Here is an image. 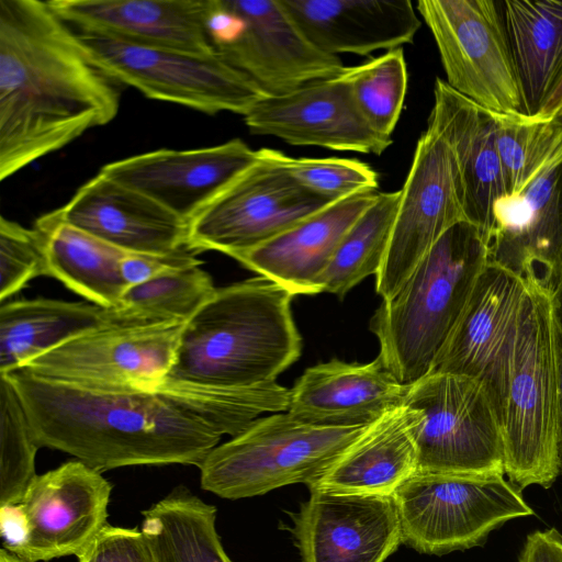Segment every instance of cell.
<instances>
[{"mask_svg": "<svg viewBox=\"0 0 562 562\" xmlns=\"http://www.w3.org/2000/svg\"><path fill=\"white\" fill-rule=\"evenodd\" d=\"M120 92L40 0H0V180L116 116Z\"/></svg>", "mask_w": 562, "mask_h": 562, "instance_id": "cell-1", "label": "cell"}, {"mask_svg": "<svg viewBox=\"0 0 562 562\" xmlns=\"http://www.w3.org/2000/svg\"><path fill=\"white\" fill-rule=\"evenodd\" d=\"M5 375L40 448L66 452L103 472L130 465L200 468L222 436L168 394L101 392L24 369Z\"/></svg>", "mask_w": 562, "mask_h": 562, "instance_id": "cell-2", "label": "cell"}, {"mask_svg": "<svg viewBox=\"0 0 562 562\" xmlns=\"http://www.w3.org/2000/svg\"><path fill=\"white\" fill-rule=\"evenodd\" d=\"M294 296L262 276L216 288L183 324L161 384L243 389L276 382L301 356Z\"/></svg>", "mask_w": 562, "mask_h": 562, "instance_id": "cell-3", "label": "cell"}, {"mask_svg": "<svg viewBox=\"0 0 562 562\" xmlns=\"http://www.w3.org/2000/svg\"><path fill=\"white\" fill-rule=\"evenodd\" d=\"M486 263L481 231L460 222L440 237L398 292L382 300L370 329L379 341L378 356L401 383L412 385L432 372Z\"/></svg>", "mask_w": 562, "mask_h": 562, "instance_id": "cell-4", "label": "cell"}, {"mask_svg": "<svg viewBox=\"0 0 562 562\" xmlns=\"http://www.w3.org/2000/svg\"><path fill=\"white\" fill-rule=\"evenodd\" d=\"M504 470L520 491L560 474V405L551 294L528 288L501 414Z\"/></svg>", "mask_w": 562, "mask_h": 562, "instance_id": "cell-5", "label": "cell"}, {"mask_svg": "<svg viewBox=\"0 0 562 562\" xmlns=\"http://www.w3.org/2000/svg\"><path fill=\"white\" fill-rule=\"evenodd\" d=\"M368 426H316L288 412L259 417L211 450L199 468L201 487L226 499L258 496L296 483L308 487Z\"/></svg>", "mask_w": 562, "mask_h": 562, "instance_id": "cell-6", "label": "cell"}, {"mask_svg": "<svg viewBox=\"0 0 562 562\" xmlns=\"http://www.w3.org/2000/svg\"><path fill=\"white\" fill-rule=\"evenodd\" d=\"M403 405L418 416L413 427L416 472L481 477L505 474L501 420L481 382L431 372L409 385Z\"/></svg>", "mask_w": 562, "mask_h": 562, "instance_id": "cell-7", "label": "cell"}, {"mask_svg": "<svg viewBox=\"0 0 562 562\" xmlns=\"http://www.w3.org/2000/svg\"><path fill=\"white\" fill-rule=\"evenodd\" d=\"M393 496L402 543L425 554L481 546L506 521L535 514L520 490L504 475L415 472Z\"/></svg>", "mask_w": 562, "mask_h": 562, "instance_id": "cell-8", "label": "cell"}, {"mask_svg": "<svg viewBox=\"0 0 562 562\" xmlns=\"http://www.w3.org/2000/svg\"><path fill=\"white\" fill-rule=\"evenodd\" d=\"M206 31L217 55L266 95L339 77V56L325 54L301 33L280 0H209Z\"/></svg>", "mask_w": 562, "mask_h": 562, "instance_id": "cell-9", "label": "cell"}, {"mask_svg": "<svg viewBox=\"0 0 562 562\" xmlns=\"http://www.w3.org/2000/svg\"><path fill=\"white\" fill-rule=\"evenodd\" d=\"M76 33L92 61L109 78L149 99L206 114L244 115L266 95L249 77L217 54L199 56L94 33Z\"/></svg>", "mask_w": 562, "mask_h": 562, "instance_id": "cell-10", "label": "cell"}, {"mask_svg": "<svg viewBox=\"0 0 562 562\" xmlns=\"http://www.w3.org/2000/svg\"><path fill=\"white\" fill-rule=\"evenodd\" d=\"M257 151V159L188 222L187 249L234 258L330 204L290 176L283 153Z\"/></svg>", "mask_w": 562, "mask_h": 562, "instance_id": "cell-11", "label": "cell"}, {"mask_svg": "<svg viewBox=\"0 0 562 562\" xmlns=\"http://www.w3.org/2000/svg\"><path fill=\"white\" fill-rule=\"evenodd\" d=\"M446 82L488 111L526 115L502 1L419 0Z\"/></svg>", "mask_w": 562, "mask_h": 562, "instance_id": "cell-12", "label": "cell"}, {"mask_svg": "<svg viewBox=\"0 0 562 562\" xmlns=\"http://www.w3.org/2000/svg\"><path fill=\"white\" fill-rule=\"evenodd\" d=\"M183 324H111L65 342L22 369L92 391L155 392L173 364Z\"/></svg>", "mask_w": 562, "mask_h": 562, "instance_id": "cell-13", "label": "cell"}, {"mask_svg": "<svg viewBox=\"0 0 562 562\" xmlns=\"http://www.w3.org/2000/svg\"><path fill=\"white\" fill-rule=\"evenodd\" d=\"M467 221L462 182L449 145L430 126L417 140L375 290L393 297L412 272L456 224Z\"/></svg>", "mask_w": 562, "mask_h": 562, "instance_id": "cell-14", "label": "cell"}, {"mask_svg": "<svg viewBox=\"0 0 562 562\" xmlns=\"http://www.w3.org/2000/svg\"><path fill=\"white\" fill-rule=\"evenodd\" d=\"M526 291L519 278L486 263L432 370L481 382L499 420Z\"/></svg>", "mask_w": 562, "mask_h": 562, "instance_id": "cell-15", "label": "cell"}, {"mask_svg": "<svg viewBox=\"0 0 562 562\" xmlns=\"http://www.w3.org/2000/svg\"><path fill=\"white\" fill-rule=\"evenodd\" d=\"M487 263L552 294L562 282V159L499 199L484 239Z\"/></svg>", "mask_w": 562, "mask_h": 562, "instance_id": "cell-16", "label": "cell"}, {"mask_svg": "<svg viewBox=\"0 0 562 562\" xmlns=\"http://www.w3.org/2000/svg\"><path fill=\"white\" fill-rule=\"evenodd\" d=\"M101 473L71 460L36 474L19 503L27 538L16 557L26 562L78 557L108 525L112 485Z\"/></svg>", "mask_w": 562, "mask_h": 562, "instance_id": "cell-17", "label": "cell"}, {"mask_svg": "<svg viewBox=\"0 0 562 562\" xmlns=\"http://www.w3.org/2000/svg\"><path fill=\"white\" fill-rule=\"evenodd\" d=\"M308 490L292 518L302 562H384L403 544L393 495Z\"/></svg>", "mask_w": 562, "mask_h": 562, "instance_id": "cell-18", "label": "cell"}, {"mask_svg": "<svg viewBox=\"0 0 562 562\" xmlns=\"http://www.w3.org/2000/svg\"><path fill=\"white\" fill-rule=\"evenodd\" d=\"M243 119L251 134L274 136L295 146L381 155L392 144V137L367 123L340 76L265 95Z\"/></svg>", "mask_w": 562, "mask_h": 562, "instance_id": "cell-19", "label": "cell"}, {"mask_svg": "<svg viewBox=\"0 0 562 562\" xmlns=\"http://www.w3.org/2000/svg\"><path fill=\"white\" fill-rule=\"evenodd\" d=\"M239 138L195 149H158L106 164L100 172L145 194L187 223L256 159Z\"/></svg>", "mask_w": 562, "mask_h": 562, "instance_id": "cell-20", "label": "cell"}, {"mask_svg": "<svg viewBox=\"0 0 562 562\" xmlns=\"http://www.w3.org/2000/svg\"><path fill=\"white\" fill-rule=\"evenodd\" d=\"M56 212L64 222L125 252L164 255L186 248L183 218L100 171Z\"/></svg>", "mask_w": 562, "mask_h": 562, "instance_id": "cell-21", "label": "cell"}, {"mask_svg": "<svg viewBox=\"0 0 562 562\" xmlns=\"http://www.w3.org/2000/svg\"><path fill=\"white\" fill-rule=\"evenodd\" d=\"M47 3L77 32L199 56L217 54L206 31L209 0H49Z\"/></svg>", "mask_w": 562, "mask_h": 562, "instance_id": "cell-22", "label": "cell"}, {"mask_svg": "<svg viewBox=\"0 0 562 562\" xmlns=\"http://www.w3.org/2000/svg\"><path fill=\"white\" fill-rule=\"evenodd\" d=\"M408 389L379 356L368 363L335 358L304 371L290 390L286 412L316 426H368L401 406Z\"/></svg>", "mask_w": 562, "mask_h": 562, "instance_id": "cell-23", "label": "cell"}, {"mask_svg": "<svg viewBox=\"0 0 562 562\" xmlns=\"http://www.w3.org/2000/svg\"><path fill=\"white\" fill-rule=\"evenodd\" d=\"M427 125L452 150L462 182L467 221L479 227L485 239L493 223L495 204L507 195L492 111L437 78Z\"/></svg>", "mask_w": 562, "mask_h": 562, "instance_id": "cell-24", "label": "cell"}, {"mask_svg": "<svg viewBox=\"0 0 562 562\" xmlns=\"http://www.w3.org/2000/svg\"><path fill=\"white\" fill-rule=\"evenodd\" d=\"M294 24L325 54L368 56L412 44L420 27L409 0H280Z\"/></svg>", "mask_w": 562, "mask_h": 562, "instance_id": "cell-25", "label": "cell"}, {"mask_svg": "<svg viewBox=\"0 0 562 562\" xmlns=\"http://www.w3.org/2000/svg\"><path fill=\"white\" fill-rule=\"evenodd\" d=\"M376 193H359L330 203L234 259L294 295L317 294L318 280L339 243Z\"/></svg>", "mask_w": 562, "mask_h": 562, "instance_id": "cell-26", "label": "cell"}, {"mask_svg": "<svg viewBox=\"0 0 562 562\" xmlns=\"http://www.w3.org/2000/svg\"><path fill=\"white\" fill-rule=\"evenodd\" d=\"M417 417L403 404L387 411L308 488L393 495L417 471L413 437Z\"/></svg>", "mask_w": 562, "mask_h": 562, "instance_id": "cell-27", "label": "cell"}, {"mask_svg": "<svg viewBox=\"0 0 562 562\" xmlns=\"http://www.w3.org/2000/svg\"><path fill=\"white\" fill-rule=\"evenodd\" d=\"M109 308L52 299L20 300L0 306V374L94 329L111 325Z\"/></svg>", "mask_w": 562, "mask_h": 562, "instance_id": "cell-28", "label": "cell"}, {"mask_svg": "<svg viewBox=\"0 0 562 562\" xmlns=\"http://www.w3.org/2000/svg\"><path fill=\"white\" fill-rule=\"evenodd\" d=\"M502 9L525 114L533 117L562 80V0H505Z\"/></svg>", "mask_w": 562, "mask_h": 562, "instance_id": "cell-29", "label": "cell"}, {"mask_svg": "<svg viewBox=\"0 0 562 562\" xmlns=\"http://www.w3.org/2000/svg\"><path fill=\"white\" fill-rule=\"evenodd\" d=\"M34 227L43 238L48 277L89 302L115 308L128 288L121 273L125 251L64 222L56 210Z\"/></svg>", "mask_w": 562, "mask_h": 562, "instance_id": "cell-30", "label": "cell"}, {"mask_svg": "<svg viewBox=\"0 0 562 562\" xmlns=\"http://www.w3.org/2000/svg\"><path fill=\"white\" fill-rule=\"evenodd\" d=\"M156 562H233L216 530V507L180 485L142 512Z\"/></svg>", "mask_w": 562, "mask_h": 562, "instance_id": "cell-31", "label": "cell"}, {"mask_svg": "<svg viewBox=\"0 0 562 562\" xmlns=\"http://www.w3.org/2000/svg\"><path fill=\"white\" fill-rule=\"evenodd\" d=\"M401 190L378 192L373 202L351 225L318 280L319 293L344 297L369 276H376L384 262Z\"/></svg>", "mask_w": 562, "mask_h": 562, "instance_id": "cell-32", "label": "cell"}, {"mask_svg": "<svg viewBox=\"0 0 562 562\" xmlns=\"http://www.w3.org/2000/svg\"><path fill=\"white\" fill-rule=\"evenodd\" d=\"M201 265L175 270L128 286L115 308L113 324L186 323L213 295L215 286Z\"/></svg>", "mask_w": 562, "mask_h": 562, "instance_id": "cell-33", "label": "cell"}, {"mask_svg": "<svg viewBox=\"0 0 562 562\" xmlns=\"http://www.w3.org/2000/svg\"><path fill=\"white\" fill-rule=\"evenodd\" d=\"M492 116L507 195L518 193L562 159V117L538 120L496 112Z\"/></svg>", "mask_w": 562, "mask_h": 562, "instance_id": "cell-34", "label": "cell"}, {"mask_svg": "<svg viewBox=\"0 0 562 562\" xmlns=\"http://www.w3.org/2000/svg\"><path fill=\"white\" fill-rule=\"evenodd\" d=\"M340 78L347 83L367 123L379 134L392 137L404 104L408 74L403 48L355 67Z\"/></svg>", "mask_w": 562, "mask_h": 562, "instance_id": "cell-35", "label": "cell"}, {"mask_svg": "<svg viewBox=\"0 0 562 562\" xmlns=\"http://www.w3.org/2000/svg\"><path fill=\"white\" fill-rule=\"evenodd\" d=\"M38 449L18 392L0 374V506L21 502L36 475Z\"/></svg>", "mask_w": 562, "mask_h": 562, "instance_id": "cell-36", "label": "cell"}, {"mask_svg": "<svg viewBox=\"0 0 562 562\" xmlns=\"http://www.w3.org/2000/svg\"><path fill=\"white\" fill-rule=\"evenodd\" d=\"M282 160L302 188L330 203L359 193L375 192L379 187L378 172L358 159L293 158L283 154Z\"/></svg>", "mask_w": 562, "mask_h": 562, "instance_id": "cell-37", "label": "cell"}, {"mask_svg": "<svg viewBox=\"0 0 562 562\" xmlns=\"http://www.w3.org/2000/svg\"><path fill=\"white\" fill-rule=\"evenodd\" d=\"M47 276L44 243L38 231L0 217V302L21 291L31 280Z\"/></svg>", "mask_w": 562, "mask_h": 562, "instance_id": "cell-38", "label": "cell"}, {"mask_svg": "<svg viewBox=\"0 0 562 562\" xmlns=\"http://www.w3.org/2000/svg\"><path fill=\"white\" fill-rule=\"evenodd\" d=\"M77 558L79 562H156L142 530L110 524Z\"/></svg>", "mask_w": 562, "mask_h": 562, "instance_id": "cell-39", "label": "cell"}, {"mask_svg": "<svg viewBox=\"0 0 562 562\" xmlns=\"http://www.w3.org/2000/svg\"><path fill=\"white\" fill-rule=\"evenodd\" d=\"M196 265H202V261L187 248L164 255L126 252L121 261V273L126 284L132 286Z\"/></svg>", "mask_w": 562, "mask_h": 562, "instance_id": "cell-40", "label": "cell"}, {"mask_svg": "<svg viewBox=\"0 0 562 562\" xmlns=\"http://www.w3.org/2000/svg\"><path fill=\"white\" fill-rule=\"evenodd\" d=\"M519 562H562V536L554 529L535 531L527 537Z\"/></svg>", "mask_w": 562, "mask_h": 562, "instance_id": "cell-41", "label": "cell"}, {"mask_svg": "<svg viewBox=\"0 0 562 562\" xmlns=\"http://www.w3.org/2000/svg\"><path fill=\"white\" fill-rule=\"evenodd\" d=\"M2 548L18 555L27 538V524L19 503L0 506Z\"/></svg>", "mask_w": 562, "mask_h": 562, "instance_id": "cell-42", "label": "cell"}, {"mask_svg": "<svg viewBox=\"0 0 562 562\" xmlns=\"http://www.w3.org/2000/svg\"><path fill=\"white\" fill-rule=\"evenodd\" d=\"M553 331H554V350H555V368L560 405V428H559V458L560 474H562V282L551 294Z\"/></svg>", "mask_w": 562, "mask_h": 562, "instance_id": "cell-43", "label": "cell"}, {"mask_svg": "<svg viewBox=\"0 0 562 562\" xmlns=\"http://www.w3.org/2000/svg\"><path fill=\"white\" fill-rule=\"evenodd\" d=\"M533 117L538 120L562 117V80L551 92L540 111Z\"/></svg>", "mask_w": 562, "mask_h": 562, "instance_id": "cell-44", "label": "cell"}, {"mask_svg": "<svg viewBox=\"0 0 562 562\" xmlns=\"http://www.w3.org/2000/svg\"><path fill=\"white\" fill-rule=\"evenodd\" d=\"M0 562H26V561L21 560L20 558L11 554L10 552H8L3 548H1Z\"/></svg>", "mask_w": 562, "mask_h": 562, "instance_id": "cell-45", "label": "cell"}]
</instances>
